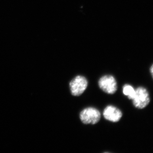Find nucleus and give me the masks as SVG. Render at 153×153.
Instances as JSON below:
<instances>
[{
    "label": "nucleus",
    "mask_w": 153,
    "mask_h": 153,
    "mask_svg": "<svg viewBox=\"0 0 153 153\" xmlns=\"http://www.w3.org/2000/svg\"><path fill=\"white\" fill-rule=\"evenodd\" d=\"M80 118L84 124H95L100 119V113L97 108L88 107L81 111Z\"/></svg>",
    "instance_id": "obj_1"
},
{
    "label": "nucleus",
    "mask_w": 153,
    "mask_h": 153,
    "mask_svg": "<svg viewBox=\"0 0 153 153\" xmlns=\"http://www.w3.org/2000/svg\"><path fill=\"white\" fill-rule=\"evenodd\" d=\"M132 100L133 101V105L137 108H145L150 101L149 93L146 89L140 87L135 90V94Z\"/></svg>",
    "instance_id": "obj_2"
},
{
    "label": "nucleus",
    "mask_w": 153,
    "mask_h": 153,
    "mask_svg": "<svg viewBox=\"0 0 153 153\" xmlns=\"http://www.w3.org/2000/svg\"><path fill=\"white\" fill-rule=\"evenodd\" d=\"M71 94L75 96H79L84 92L87 89L88 82L85 77L78 75L70 82Z\"/></svg>",
    "instance_id": "obj_3"
},
{
    "label": "nucleus",
    "mask_w": 153,
    "mask_h": 153,
    "mask_svg": "<svg viewBox=\"0 0 153 153\" xmlns=\"http://www.w3.org/2000/svg\"><path fill=\"white\" fill-rule=\"evenodd\" d=\"M100 88L104 92L109 94H114L117 90V82L112 75H104L98 81Z\"/></svg>",
    "instance_id": "obj_4"
},
{
    "label": "nucleus",
    "mask_w": 153,
    "mask_h": 153,
    "mask_svg": "<svg viewBox=\"0 0 153 153\" xmlns=\"http://www.w3.org/2000/svg\"><path fill=\"white\" fill-rule=\"evenodd\" d=\"M103 115L107 120L116 123L120 120L122 116V113L116 107L113 105H108L104 109Z\"/></svg>",
    "instance_id": "obj_5"
},
{
    "label": "nucleus",
    "mask_w": 153,
    "mask_h": 153,
    "mask_svg": "<svg viewBox=\"0 0 153 153\" xmlns=\"http://www.w3.org/2000/svg\"><path fill=\"white\" fill-rule=\"evenodd\" d=\"M123 93L129 99L132 100L135 94V90L131 85L126 84L123 87Z\"/></svg>",
    "instance_id": "obj_6"
},
{
    "label": "nucleus",
    "mask_w": 153,
    "mask_h": 153,
    "mask_svg": "<svg viewBox=\"0 0 153 153\" xmlns=\"http://www.w3.org/2000/svg\"><path fill=\"white\" fill-rule=\"evenodd\" d=\"M150 71L151 73V74H152V76H153V65H152V67H151Z\"/></svg>",
    "instance_id": "obj_7"
}]
</instances>
